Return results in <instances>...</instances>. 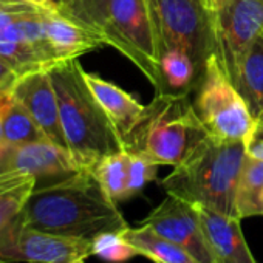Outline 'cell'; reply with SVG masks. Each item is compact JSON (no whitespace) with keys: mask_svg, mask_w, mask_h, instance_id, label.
Wrapping results in <instances>:
<instances>
[{"mask_svg":"<svg viewBox=\"0 0 263 263\" xmlns=\"http://www.w3.org/2000/svg\"><path fill=\"white\" fill-rule=\"evenodd\" d=\"M91 171L36 184L21 212L25 224L65 237L91 240L101 232L128 228L121 211Z\"/></svg>","mask_w":263,"mask_h":263,"instance_id":"6da1fadb","label":"cell"},{"mask_svg":"<svg viewBox=\"0 0 263 263\" xmlns=\"http://www.w3.org/2000/svg\"><path fill=\"white\" fill-rule=\"evenodd\" d=\"M59 102L67 147L82 171L107 155L124 151L118 132L85 81L78 59L64 61L48 70Z\"/></svg>","mask_w":263,"mask_h":263,"instance_id":"7a4b0ae2","label":"cell"},{"mask_svg":"<svg viewBox=\"0 0 263 263\" xmlns=\"http://www.w3.org/2000/svg\"><path fill=\"white\" fill-rule=\"evenodd\" d=\"M246 158L245 141L208 135L200 146L160 181L166 194L229 217L235 214V191Z\"/></svg>","mask_w":263,"mask_h":263,"instance_id":"3957f363","label":"cell"},{"mask_svg":"<svg viewBox=\"0 0 263 263\" xmlns=\"http://www.w3.org/2000/svg\"><path fill=\"white\" fill-rule=\"evenodd\" d=\"M209 135L187 95L157 93L124 151L138 152L158 166L181 164Z\"/></svg>","mask_w":263,"mask_h":263,"instance_id":"277c9868","label":"cell"},{"mask_svg":"<svg viewBox=\"0 0 263 263\" xmlns=\"http://www.w3.org/2000/svg\"><path fill=\"white\" fill-rule=\"evenodd\" d=\"M158 58L164 51L187 53L203 73L214 54L212 27L206 0H146Z\"/></svg>","mask_w":263,"mask_h":263,"instance_id":"5b68a950","label":"cell"},{"mask_svg":"<svg viewBox=\"0 0 263 263\" xmlns=\"http://www.w3.org/2000/svg\"><path fill=\"white\" fill-rule=\"evenodd\" d=\"M0 58L19 76L61 64L47 41L37 4L0 0Z\"/></svg>","mask_w":263,"mask_h":263,"instance_id":"8992f818","label":"cell"},{"mask_svg":"<svg viewBox=\"0 0 263 263\" xmlns=\"http://www.w3.org/2000/svg\"><path fill=\"white\" fill-rule=\"evenodd\" d=\"M101 33L105 45H111L161 91V71L157 39L146 0H110Z\"/></svg>","mask_w":263,"mask_h":263,"instance_id":"52a82bcc","label":"cell"},{"mask_svg":"<svg viewBox=\"0 0 263 263\" xmlns=\"http://www.w3.org/2000/svg\"><path fill=\"white\" fill-rule=\"evenodd\" d=\"M194 107L209 135L224 141H245L255 121L215 54L206 62Z\"/></svg>","mask_w":263,"mask_h":263,"instance_id":"ba28073f","label":"cell"},{"mask_svg":"<svg viewBox=\"0 0 263 263\" xmlns=\"http://www.w3.org/2000/svg\"><path fill=\"white\" fill-rule=\"evenodd\" d=\"M214 54L234 82L240 62L263 34V0H206Z\"/></svg>","mask_w":263,"mask_h":263,"instance_id":"9c48e42d","label":"cell"},{"mask_svg":"<svg viewBox=\"0 0 263 263\" xmlns=\"http://www.w3.org/2000/svg\"><path fill=\"white\" fill-rule=\"evenodd\" d=\"M91 255V240L58 235L24 223L21 214L0 229V258L27 263H71Z\"/></svg>","mask_w":263,"mask_h":263,"instance_id":"30bf717a","label":"cell"},{"mask_svg":"<svg viewBox=\"0 0 263 263\" xmlns=\"http://www.w3.org/2000/svg\"><path fill=\"white\" fill-rule=\"evenodd\" d=\"M160 235L180 245L198 263H212L201 229L198 206L167 194V197L141 221Z\"/></svg>","mask_w":263,"mask_h":263,"instance_id":"8fae6325","label":"cell"},{"mask_svg":"<svg viewBox=\"0 0 263 263\" xmlns=\"http://www.w3.org/2000/svg\"><path fill=\"white\" fill-rule=\"evenodd\" d=\"M25 172L37 183H53L81 172L82 169L68 149L51 141H37L19 146H7L0 152V172Z\"/></svg>","mask_w":263,"mask_h":263,"instance_id":"7c38bea8","label":"cell"},{"mask_svg":"<svg viewBox=\"0 0 263 263\" xmlns=\"http://www.w3.org/2000/svg\"><path fill=\"white\" fill-rule=\"evenodd\" d=\"M39 7L47 41L59 62L78 59L105 45V39L99 30L85 24L65 8Z\"/></svg>","mask_w":263,"mask_h":263,"instance_id":"4fadbf2b","label":"cell"},{"mask_svg":"<svg viewBox=\"0 0 263 263\" xmlns=\"http://www.w3.org/2000/svg\"><path fill=\"white\" fill-rule=\"evenodd\" d=\"M11 95L30 111L48 141L68 149L61 122L58 95L48 70L21 76Z\"/></svg>","mask_w":263,"mask_h":263,"instance_id":"5bb4252c","label":"cell"},{"mask_svg":"<svg viewBox=\"0 0 263 263\" xmlns=\"http://www.w3.org/2000/svg\"><path fill=\"white\" fill-rule=\"evenodd\" d=\"M212 263H257L245 240L240 218L198 208Z\"/></svg>","mask_w":263,"mask_h":263,"instance_id":"9a60e30c","label":"cell"},{"mask_svg":"<svg viewBox=\"0 0 263 263\" xmlns=\"http://www.w3.org/2000/svg\"><path fill=\"white\" fill-rule=\"evenodd\" d=\"M85 81L99 104L102 105L104 111L107 113L108 119L111 121L125 149V144L128 143L132 135L135 134L137 128L144 121L149 111V105H143L130 93L95 73L85 71Z\"/></svg>","mask_w":263,"mask_h":263,"instance_id":"2e32d148","label":"cell"},{"mask_svg":"<svg viewBox=\"0 0 263 263\" xmlns=\"http://www.w3.org/2000/svg\"><path fill=\"white\" fill-rule=\"evenodd\" d=\"M232 84L246 102L252 118L258 119L263 115V34L243 56Z\"/></svg>","mask_w":263,"mask_h":263,"instance_id":"e0dca14e","label":"cell"},{"mask_svg":"<svg viewBox=\"0 0 263 263\" xmlns=\"http://www.w3.org/2000/svg\"><path fill=\"white\" fill-rule=\"evenodd\" d=\"M121 232L128 243H132L138 249L140 255H144L146 258L155 263H198L186 249L160 235L151 226H128Z\"/></svg>","mask_w":263,"mask_h":263,"instance_id":"ac0fdd59","label":"cell"},{"mask_svg":"<svg viewBox=\"0 0 263 263\" xmlns=\"http://www.w3.org/2000/svg\"><path fill=\"white\" fill-rule=\"evenodd\" d=\"M0 121L7 146L47 141L34 118L11 93L0 98Z\"/></svg>","mask_w":263,"mask_h":263,"instance_id":"d6986e66","label":"cell"},{"mask_svg":"<svg viewBox=\"0 0 263 263\" xmlns=\"http://www.w3.org/2000/svg\"><path fill=\"white\" fill-rule=\"evenodd\" d=\"M235 214L240 220L263 215V161L248 155L237 183Z\"/></svg>","mask_w":263,"mask_h":263,"instance_id":"ffe728a7","label":"cell"},{"mask_svg":"<svg viewBox=\"0 0 263 263\" xmlns=\"http://www.w3.org/2000/svg\"><path fill=\"white\" fill-rule=\"evenodd\" d=\"M160 71L163 88L160 93L187 95L197 84L198 70L192 58L181 50H171L160 54Z\"/></svg>","mask_w":263,"mask_h":263,"instance_id":"44dd1931","label":"cell"},{"mask_svg":"<svg viewBox=\"0 0 263 263\" xmlns=\"http://www.w3.org/2000/svg\"><path fill=\"white\" fill-rule=\"evenodd\" d=\"M37 180L25 172H0V229L13 221L27 204Z\"/></svg>","mask_w":263,"mask_h":263,"instance_id":"7402d4cb","label":"cell"},{"mask_svg":"<svg viewBox=\"0 0 263 263\" xmlns=\"http://www.w3.org/2000/svg\"><path fill=\"white\" fill-rule=\"evenodd\" d=\"M93 175L105 191V194L115 201L128 200V152L119 151L104 157L95 167Z\"/></svg>","mask_w":263,"mask_h":263,"instance_id":"603a6c76","label":"cell"},{"mask_svg":"<svg viewBox=\"0 0 263 263\" xmlns=\"http://www.w3.org/2000/svg\"><path fill=\"white\" fill-rule=\"evenodd\" d=\"M91 255L108 263H124L140 255V252L125 240L121 231H108L91 238Z\"/></svg>","mask_w":263,"mask_h":263,"instance_id":"cb8c5ba5","label":"cell"},{"mask_svg":"<svg viewBox=\"0 0 263 263\" xmlns=\"http://www.w3.org/2000/svg\"><path fill=\"white\" fill-rule=\"evenodd\" d=\"M128 152V151H127ZM158 164L143 154L128 152V198L140 194L151 181L157 180Z\"/></svg>","mask_w":263,"mask_h":263,"instance_id":"d4e9b609","label":"cell"},{"mask_svg":"<svg viewBox=\"0 0 263 263\" xmlns=\"http://www.w3.org/2000/svg\"><path fill=\"white\" fill-rule=\"evenodd\" d=\"M110 0H71L67 11L101 31Z\"/></svg>","mask_w":263,"mask_h":263,"instance_id":"484cf974","label":"cell"},{"mask_svg":"<svg viewBox=\"0 0 263 263\" xmlns=\"http://www.w3.org/2000/svg\"><path fill=\"white\" fill-rule=\"evenodd\" d=\"M246 155L263 161V119H255L245 140Z\"/></svg>","mask_w":263,"mask_h":263,"instance_id":"4316f807","label":"cell"},{"mask_svg":"<svg viewBox=\"0 0 263 263\" xmlns=\"http://www.w3.org/2000/svg\"><path fill=\"white\" fill-rule=\"evenodd\" d=\"M19 74L0 58V98L11 93L13 87L16 85V82L19 81Z\"/></svg>","mask_w":263,"mask_h":263,"instance_id":"83f0119b","label":"cell"},{"mask_svg":"<svg viewBox=\"0 0 263 263\" xmlns=\"http://www.w3.org/2000/svg\"><path fill=\"white\" fill-rule=\"evenodd\" d=\"M30 2H34V4H37V5H44V7L64 8V0H30Z\"/></svg>","mask_w":263,"mask_h":263,"instance_id":"f1b7e54d","label":"cell"},{"mask_svg":"<svg viewBox=\"0 0 263 263\" xmlns=\"http://www.w3.org/2000/svg\"><path fill=\"white\" fill-rule=\"evenodd\" d=\"M7 147V143H5V138H4V130H2V121H0V152Z\"/></svg>","mask_w":263,"mask_h":263,"instance_id":"f546056e","label":"cell"},{"mask_svg":"<svg viewBox=\"0 0 263 263\" xmlns=\"http://www.w3.org/2000/svg\"><path fill=\"white\" fill-rule=\"evenodd\" d=\"M71 263H85V258H78V260H74Z\"/></svg>","mask_w":263,"mask_h":263,"instance_id":"4dcf8cb0","label":"cell"},{"mask_svg":"<svg viewBox=\"0 0 263 263\" xmlns=\"http://www.w3.org/2000/svg\"><path fill=\"white\" fill-rule=\"evenodd\" d=\"M0 263H10V261H5V260H2V258H0Z\"/></svg>","mask_w":263,"mask_h":263,"instance_id":"1f68e13d","label":"cell"},{"mask_svg":"<svg viewBox=\"0 0 263 263\" xmlns=\"http://www.w3.org/2000/svg\"><path fill=\"white\" fill-rule=\"evenodd\" d=\"M260 118H261V119H263V115H261V116H260ZM260 118H258V119H260Z\"/></svg>","mask_w":263,"mask_h":263,"instance_id":"d6a6232c","label":"cell"}]
</instances>
